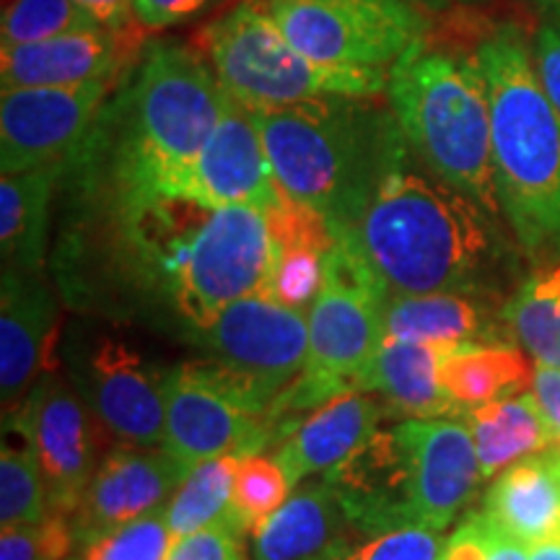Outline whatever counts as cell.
Wrapping results in <instances>:
<instances>
[{
  "label": "cell",
  "instance_id": "c3c4849f",
  "mask_svg": "<svg viewBox=\"0 0 560 560\" xmlns=\"http://www.w3.org/2000/svg\"><path fill=\"white\" fill-rule=\"evenodd\" d=\"M550 457H552V465H556V472H558V478H560V444L550 446Z\"/></svg>",
  "mask_w": 560,
  "mask_h": 560
},
{
  "label": "cell",
  "instance_id": "5b68a950",
  "mask_svg": "<svg viewBox=\"0 0 560 560\" xmlns=\"http://www.w3.org/2000/svg\"><path fill=\"white\" fill-rule=\"evenodd\" d=\"M226 91L198 52L153 42L117 102L115 182L120 202L170 195L221 120Z\"/></svg>",
  "mask_w": 560,
  "mask_h": 560
},
{
  "label": "cell",
  "instance_id": "603a6c76",
  "mask_svg": "<svg viewBox=\"0 0 560 560\" xmlns=\"http://www.w3.org/2000/svg\"><path fill=\"white\" fill-rule=\"evenodd\" d=\"M459 342H423L384 338L371 361L361 392H374L389 418H462V408L446 395L439 363Z\"/></svg>",
  "mask_w": 560,
  "mask_h": 560
},
{
  "label": "cell",
  "instance_id": "8d00e7d4",
  "mask_svg": "<svg viewBox=\"0 0 560 560\" xmlns=\"http://www.w3.org/2000/svg\"><path fill=\"white\" fill-rule=\"evenodd\" d=\"M439 532L402 527L366 535L355 529L327 560H439Z\"/></svg>",
  "mask_w": 560,
  "mask_h": 560
},
{
  "label": "cell",
  "instance_id": "44dd1931",
  "mask_svg": "<svg viewBox=\"0 0 560 560\" xmlns=\"http://www.w3.org/2000/svg\"><path fill=\"white\" fill-rule=\"evenodd\" d=\"M389 418L387 405L374 392H346L314 408L283 444L276 446V457L296 488L314 475L327 472L348 457L361 441Z\"/></svg>",
  "mask_w": 560,
  "mask_h": 560
},
{
  "label": "cell",
  "instance_id": "83f0119b",
  "mask_svg": "<svg viewBox=\"0 0 560 560\" xmlns=\"http://www.w3.org/2000/svg\"><path fill=\"white\" fill-rule=\"evenodd\" d=\"M446 395L465 410L516 397L532 387V369L511 342H459L439 363Z\"/></svg>",
  "mask_w": 560,
  "mask_h": 560
},
{
  "label": "cell",
  "instance_id": "9a60e30c",
  "mask_svg": "<svg viewBox=\"0 0 560 560\" xmlns=\"http://www.w3.org/2000/svg\"><path fill=\"white\" fill-rule=\"evenodd\" d=\"M112 89V81L83 86L11 89L0 100V170L30 172L66 164L83 145Z\"/></svg>",
  "mask_w": 560,
  "mask_h": 560
},
{
  "label": "cell",
  "instance_id": "277c9868",
  "mask_svg": "<svg viewBox=\"0 0 560 560\" xmlns=\"http://www.w3.org/2000/svg\"><path fill=\"white\" fill-rule=\"evenodd\" d=\"M478 55L488 81L501 215L524 255L548 268L560 262V117L520 26H499Z\"/></svg>",
  "mask_w": 560,
  "mask_h": 560
},
{
  "label": "cell",
  "instance_id": "7c38bea8",
  "mask_svg": "<svg viewBox=\"0 0 560 560\" xmlns=\"http://www.w3.org/2000/svg\"><path fill=\"white\" fill-rule=\"evenodd\" d=\"M9 429L37 457L50 490L52 514H73L112 439L70 376L50 366L42 371L21 408L5 420Z\"/></svg>",
  "mask_w": 560,
  "mask_h": 560
},
{
  "label": "cell",
  "instance_id": "e575fe53",
  "mask_svg": "<svg viewBox=\"0 0 560 560\" xmlns=\"http://www.w3.org/2000/svg\"><path fill=\"white\" fill-rule=\"evenodd\" d=\"M265 221H268L272 255L276 252H322V255H330L335 247L330 221L317 208L293 200L283 190H280L276 206L265 210Z\"/></svg>",
  "mask_w": 560,
  "mask_h": 560
},
{
  "label": "cell",
  "instance_id": "cb8c5ba5",
  "mask_svg": "<svg viewBox=\"0 0 560 560\" xmlns=\"http://www.w3.org/2000/svg\"><path fill=\"white\" fill-rule=\"evenodd\" d=\"M482 514L529 548L560 537V478L550 450L501 470L488 488Z\"/></svg>",
  "mask_w": 560,
  "mask_h": 560
},
{
  "label": "cell",
  "instance_id": "4dcf8cb0",
  "mask_svg": "<svg viewBox=\"0 0 560 560\" xmlns=\"http://www.w3.org/2000/svg\"><path fill=\"white\" fill-rule=\"evenodd\" d=\"M291 480L283 465L268 454H247L236 462L234 493H231V511L234 522L244 535H252L262 527L276 511L289 501Z\"/></svg>",
  "mask_w": 560,
  "mask_h": 560
},
{
  "label": "cell",
  "instance_id": "60d3db41",
  "mask_svg": "<svg viewBox=\"0 0 560 560\" xmlns=\"http://www.w3.org/2000/svg\"><path fill=\"white\" fill-rule=\"evenodd\" d=\"M213 0H132V16L145 30H164L198 16Z\"/></svg>",
  "mask_w": 560,
  "mask_h": 560
},
{
  "label": "cell",
  "instance_id": "b9f144b4",
  "mask_svg": "<svg viewBox=\"0 0 560 560\" xmlns=\"http://www.w3.org/2000/svg\"><path fill=\"white\" fill-rule=\"evenodd\" d=\"M475 524H478L482 542H486V560H529V545L516 540L511 532L499 527L488 514H472Z\"/></svg>",
  "mask_w": 560,
  "mask_h": 560
},
{
  "label": "cell",
  "instance_id": "7dc6e473",
  "mask_svg": "<svg viewBox=\"0 0 560 560\" xmlns=\"http://www.w3.org/2000/svg\"><path fill=\"white\" fill-rule=\"evenodd\" d=\"M545 13V19L560 21V0H532Z\"/></svg>",
  "mask_w": 560,
  "mask_h": 560
},
{
  "label": "cell",
  "instance_id": "484cf974",
  "mask_svg": "<svg viewBox=\"0 0 560 560\" xmlns=\"http://www.w3.org/2000/svg\"><path fill=\"white\" fill-rule=\"evenodd\" d=\"M66 164L0 177V255L3 270L42 272L52 190Z\"/></svg>",
  "mask_w": 560,
  "mask_h": 560
},
{
  "label": "cell",
  "instance_id": "8fae6325",
  "mask_svg": "<svg viewBox=\"0 0 560 560\" xmlns=\"http://www.w3.org/2000/svg\"><path fill=\"white\" fill-rule=\"evenodd\" d=\"M66 369L117 446L164 444V374L115 332L70 330Z\"/></svg>",
  "mask_w": 560,
  "mask_h": 560
},
{
  "label": "cell",
  "instance_id": "ba28073f",
  "mask_svg": "<svg viewBox=\"0 0 560 560\" xmlns=\"http://www.w3.org/2000/svg\"><path fill=\"white\" fill-rule=\"evenodd\" d=\"M200 50L221 89L249 112H268L325 96H380L382 68L325 66L299 50L262 0H247L200 32Z\"/></svg>",
  "mask_w": 560,
  "mask_h": 560
},
{
  "label": "cell",
  "instance_id": "2e32d148",
  "mask_svg": "<svg viewBox=\"0 0 560 560\" xmlns=\"http://www.w3.org/2000/svg\"><path fill=\"white\" fill-rule=\"evenodd\" d=\"M170 198H190L208 208H257L278 202L280 187L272 174L255 115L229 96L213 136L202 145L190 170L174 182Z\"/></svg>",
  "mask_w": 560,
  "mask_h": 560
},
{
  "label": "cell",
  "instance_id": "d6a6232c",
  "mask_svg": "<svg viewBox=\"0 0 560 560\" xmlns=\"http://www.w3.org/2000/svg\"><path fill=\"white\" fill-rule=\"evenodd\" d=\"M102 26L73 0H11L3 11V45H26Z\"/></svg>",
  "mask_w": 560,
  "mask_h": 560
},
{
  "label": "cell",
  "instance_id": "ac0fdd59",
  "mask_svg": "<svg viewBox=\"0 0 560 560\" xmlns=\"http://www.w3.org/2000/svg\"><path fill=\"white\" fill-rule=\"evenodd\" d=\"M145 26L138 21L122 30H83L26 45L0 47V83L11 89L83 86L91 81H112L138 58Z\"/></svg>",
  "mask_w": 560,
  "mask_h": 560
},
{
  "label": "cell",
  "instance_id": "d590c367",
  "mask_svg": "<svg viewBox=\"0 0 560 560\" xmlns=\"http://www.w3.org/2000/svg\"><path fill=\"white\" fill-rule=\"evenodd\" d=\"M325 262L322 252H276L262 296L306 314L325 289Z\"/></svg>",
  "mask_w": 560,
  "mask_h": 560
},
{
  "label": "cell",
  "instance_id": "4316f807",
  "mask_svg": "<svg viewBox=\"0 0 560 560\" xmlns=\"http://www.w3.org/2000/svg\"><path fill=\"white\" fill-rule=\"evenodd\" d=\"M462 420L472 433L482 480L509 465L556 446V431L532 392L465 410Z\"/></svg>",
  "mask_w": 560,
  "mask_h": 560
},
{
  "label": "cell",
  "instance_id": "e0dca14e",
  "mask_svg": "<svg viewBox=\"0 0 560 560\" xmlns=\"http://www.w3.org/2000/svg\"><path fill=\"white\" fill-rule=\"evenodd\" d=\"M187 472L190 467L172 457L164 446L109 450L83 490L79 506L68 516L79 548L120 524L164 509Z\"/></svg>",
  "mask_w": 560,
  "mask_h": 560
},
{
  "label": "cell",
  "instance_id": "7402d4cb",
  "mask_svg": "<svg viewBox=\"0 0 560 560\" xmlns=\"http://www.w3.org/2000/svg\"><path fill=\"white\" fill-rule=\"evenodd\" d=\"M353 532L325 480L301 482L289 501L252 532V560H327Z\"/></svg>",
  "mask_w": 560,
  "mask_h": 560
},
{
  "label": "cell",
  "instance_id": "74e56055",
  "mask_svg": "<svg viewBox=\"0 0 560 560\" xmlns=\"http://www.w3.org/2000/svg\"><path fill=\"white\" fill-rule=\"evenodd\" d=\"M75 548L73 524L62 514L0 532V560H70Z\"/></svg>",
  "mask_w": 560,
  "mask_h": 560
},
{
  "label": "cell",
  "instance_id": "5bb4252c",
  "mask_svg": "<svg viewBox=\"0 0 560 560\" xmlns=\"http://www.w3.org/2000/svg\"><path fill=\"white\" fill-rule=\"evenodd\" d=\"M322 480L359 532L418 527V467L408 420L380 425L346 459L322 472Z\"/></svg>",
  "mask_w": 560,
  "mask_h": 560
},
{
  "label": "cell",
  "instance_id": "ee69618b",
  "mask_svg": "<svg viewBox=\"0 0 560 560\" xmlns=\"http://www.w3.org/2000/svg\"><path fill=\"white\" fill-rule=\"evenodd\" d=\"M439 560H486V542L475 524L472 514L462 522V527L441 545Z\"/></svg>",
  "mask_w": 560,
  "mask_h": 560
},
{
  "label": "cell",
  "instance_id": "4fadbf2b",
  "mask_svg": "<svg viewBox=\"0 0 560 560\" xmlns=\"http://www.w3.org/2000/svg\"><path fill=\"white\" fill-rule=\"evenodd\" d=\"M206 359L276 397L296 380L310 350L304 312L252 293L229 304L208 327L198 330Z\"/></svg>",
  "mask_w": 560,
  "mask_h": 560
},
{
  "label": "cell",
  "instance_id": "f35d334b",
  "mask_svg": "<svg viewBox=\"0 0 560 560\" xmlns=\"http://www.w3.org/2000/svg\"><path fill=\"white\" fill-rule=\"evenodd\" d=\"M164 560H247L244 552V532L219 524L190 535L174 537Z\"/></svg>",
  "mask_w": 560,
  "mask_h": 560
},
{
  "label": "cell",
  "instance_id": "3957f363",
  "mask_svg": "<svg viewBox=\"0 0 560 560\" xmlns=\"http://www.w3.org/2000/svg\"><path fill=\"white\" fill-rule=\"evenodd\" d=\"M376 96H325L252 112L278 187L317 208L335 231L359 223L380 182L410 149L392 107Z\"/></svg>",
  "mask_w": 560,
  "mask_h": 560
},
{
  "label": "cell",
  "instance_id": "f6af8a7d",
  "mask_svg": "<svg viewBox=\"0 0 560 560\" xmlns=\"http://www.w3.org/2000/svg\"><path fill=\"white\" fill-rule=\"evenodd\" d=\"M73 3H79L89 16L100 21L104 30H122L132 24V0H73Z\"/></svg>",
  "mask_w": 560,
  "mask_h": 560
},
{
  "label": "cell",
  "instance_id": "836d02e7",
  "mask_svg": "<svg viewBox=\"0 0 560 560\" xmlns=\"http://www.w3.org/2000/svg\"><path fill=\"white\" fill-rule=\"evenodd\" d=\"M172 542L174 535L161 509L94 537L73 560H164Z\"/></svg>",
  "mask_w": 560,
  "mask_h": 560
},
{
  "label": "cell",
  "instance_id": "681fc988",
  "mask_svg": "<svg viewBox=\"0 0 560 560\" xmlns=\"http://www.w3.org/2000/svg\"><path fill=\"white\" fill-rule=\"evenodd\" d=\"M70 560H73V558H70Z\"/></svg>",
  "mask_w": 560,
  "mask_h": 560
},
{
  "label": "cell",
  "instance_id": "8992f818",
  "mask_svg": "<svg viewBox=\"0 0 560 560\" xmlns=\"http://www.w3.org/2000/svg\"><path fill=\"white\" fill-rule=\"evenodd\" d=\"M389 107L429 170L499 219L490 96L480 55L418 42L389 68Z\"/></svg>",
  "mask_w": 560,
  "mask_h": 560
},
{
  "label": "cell",
  "instance_id": "ab89813d",
  "mask_svg": "<svg viewBox=\"0 0 560 560\" xmlns=\"http://www.w3.org/2000/svg\"><path fill=\"white\" fill-rule=\"evenodd\" d=\"M532 62H535L537 79L545 94L560 117V21L545 19L532 39Z\"/></svg>",
  "mask_w": 560,
  "mask_h": 560
},
{
  "label": "cell",
  "instance_id": "9c48e42d",
  "mask_svg": "<svg viewBox=\"0 0 560 560\" xmlns=\"http://www.w3.org/2000/svg\"><path fill=\"white\" fill-rule=\"evenodd\" d=\"M276 397L210 359L164 374V450L187 467L215 457L262 454L283 441L272 418Z\"/></svg>",
  "mask_w": 560,
  "mask_h": 560
},
{
  "label": "cell",
  "instance_id": "30bf717a",
  "mask_svg": "<svg viewBox=\"0 0 560 560\" xmlns=\"http://www.w3.org/2000/svg\"><path fill=\"white\" fill-rule=\"evenodd\" d=\"M301 52L325 66L384 68L425 37L410 0H262Z\"/></svg>",
  "mask_w": 560,
  "mask_h": 560
},
{
  "label": "cell",
  "instance_id": "f546056e",
  "mask_svg": "<svg viewBox=\"0 0 560 560\" xmlns=\"http://www.w3.org/2000/svg\"><path fill=\"white\" fill-rule=\"evenodd\" d=\"M240 457H215L195 465L182 486L174 490L170 503L164 506V520L172 535L182 537L206 527L240 529L231 511V493H234V475ZM242 532V529H240Z\"/></svg>",
  "mask_w": 560,
  "mask_h": 560
},
{
  "label": "cell",
  "instance_id": "ffe728a7",
  "mask_svg": "<svg viewBox=\"0 0 560 560\" xmlns=\"http://www.w3.org/2000/svg\"><path fill=\"white\" fill-rule=\"evenodd\" d=\"M0 296V395L9 420L47 369L55 296L42 272L21 270H3Z\"/></svg>",
  "mask_w": 560,
  "mask_h": 560
},
{
  "label": "cell",
  "instance_id": "d6986e66",
  "mask_svg": "<svg viewBox=\"0 0 560 560\" xmlns=\"http://www.w3.org/2000/svg\"><path fill=\"white\" fill-rule=\"evenodd\" d=\"M418 467V527L441 532L478 493V452L467 423L452 418H405Z\"/></svg>",
  "mask_w": 560,
  "mask_h": 560
},
{
  "label": "cell",
  "instance_id": "d4e9b609",
  "mask_svg": "<svg viewBox=\"0 0 560 560\" xmlns=\"http://www.w3.org/2000/svg\"><path fill=\"white\" fill-rule=\"evenodd\" d=\"M475 293H402L384 301V338L423 342H509Z\"/></svg>",
  "mask_w": 560,
  "mask_h": 560
},
{
  "label": "cell",
  "instance_id": "6da1fadb",
  "mask_svg": "<svg viewBox=\"0 0 560 560\" xmlns=\"http://www.w3.org/2000/svg\"><path fill=\"white\" fill-rule=\"evenodd\" d=\"M350 242L387 296L478 293L501 262L499 219L439 179L408 149L380 182Z\"/></svg>",
  "mask_w": 560,
  "mask_h": 560
},
{
  "label": "cell",
  "instance_id": "7a4b0ae2",
  "mask_svg": "<svg viewBox=\"0 0 560 560\" xmlns=\"http://www.w3.org/2000/svg\"><path fill=\"white\" fill-rule=\"evenodd\" d=\"M120 208L130 272L192 332L234 301L262 293L272 262L262 210L208 208L170 195Z\"/></svg>",
  "mask_w": 560,
  "mask_h": 560
},
{
  "label": "cell",
  "instance_id": "f1b7e54d",
  "mask_svg": "<svg viewBox=\"0 0 560 560\" xmlns=\"http://www.w3.org/2000/svg\"><path fill=\"white\" fill-rule=\"evenodd\" d=\"M501 319L535 363L560 369V262L524 280Z\"/></svg>",
  "mask_w": 560,
  "mask_h": 560
},
{
  "label": "cell",
  "instance_id": "1f68e13d",
  "mask_svg": "<svg viewBox=\"0 0 560 560\" xmlns=\"http://www.w3.org/2000/svg\"><path fill=\"white\" fill-rule=\"evenodd\" d=\"M50 490L30 444L0 452V524L19 527L50 516Z\"/></svg>",
  "mask_w": 560,
  "mask_h": 560
},
{
  "label": "cell",
  "instance_id": "52a82bcc",
  "mask_svg": "<svg viewBox=\"0 0 560 560\" xmlns=\"http://www.w3.org/2000/svg\"><path fill=\"white\" fill-rule=\"evenodd\" d=\"M384 301L387 291L380 278L353 244L335 236V247L325 262V289L306 312V363L272 405L283 441L301 423L296 420L301 412L319 408L346 392H361L384 340Z\"/></svg>",
  "mask_w": 560,
  "mask_h": 560
},
{
  "label": "cell",
  "instance_id": "bcb514c9",
  "mask_svg": "<svg viewBox=\"0 0 560 560\" xmlns=\"http://www.w3.org/2000/svg\"><path fill=\"white\" fill-rule=\"evenodd\" d=\"M529 560H560V537H550L529 548Z\"/></svg>",
  "mask_w": 560,
  "mask_h": 560
},
{
  "label": "cell",
  "instance_id": "7bdbcfd3",
  "mask_svg": "<svg viewBox=\"0 0 560 560\" xmlns=\"http://www.w3.org/2000/svg\"><path fill=\"white\" fill-rule=\"evenodd\" d=\"M532 395L548 418L550 429L556 431V444H560V369L535 363L532 371Z\"/></svg>",
  "mask_w": 560,
  "mask_h": 560
}]
</instances>
